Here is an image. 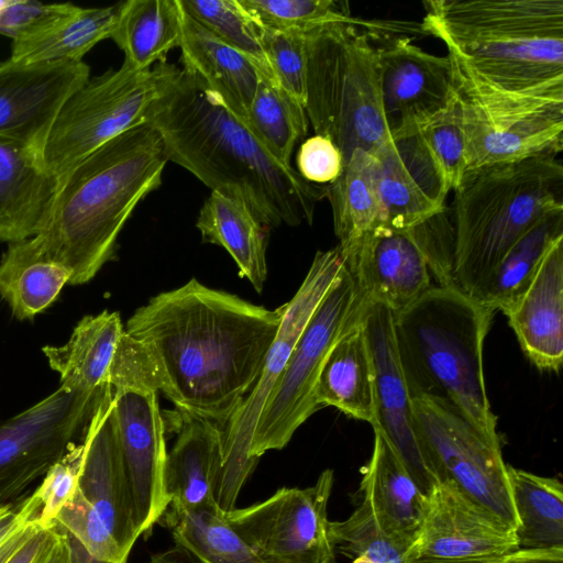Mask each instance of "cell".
I'll return each instance as SVG.
<instances>
[{"label":"cell","instance_id":"ee69618b","mask_svg":"<svg viewBox=\"0 0 563 563\" xmlns=\"http://www.w3.org/2000/svg\"><path fill=\"white\" fill-rule=\"evenodd\" d=\"M262 44L277 85L305 107L307 93L306 34L262 27Z\"/></svg>","mask_w":563,"mask_h":563},{"label":"cell","instance_id":"8992f818","mask_svg":"<svg viewBox=\"0 0 563 563\" xmlns=\"http://www.w3.org/2000/svg\"><path fill=\"white\" fill-rule=\"evenodd\" d=\"M563 210V165L542 154L470 170L454 190L452 279L476 299L509 249Z\"/></svg>","mask_w":563,"mask_h":563},{"label":"cell","instance_id":"8fae6325","mask_svg":"<svg viewBox=\"0 0 563 563\" xmlns=\"http://www.w3.org/2000/svg\"><path fill=\"white\" fill-rule=\"evenodd\" d=\"M448 55L463 107L467 172L562 152L563 100L497 90Z\"/></svg>","mask_w":563,"mask_h":563},{"label":"cell","instance_id":"cb8c5ba5","mask_svg":"<svg viewBox=\"0 0 563 563\" xmlns=\"http://www.w3.org/2000/svg\"><path fill=\"white\" fill-rule=\"evenodd\" d=\"M373 430V453L361 470L362 503L383 532L409 549L423 522L429 496L420 489L382 432Z\"/></svg>","mask_w":563,"mask_h":563},{"label":"cell","instance_id":"f907efd6","mask_svg":"<svg viewBox=\"0 0 563 563\" xmlns=\"http://www.w3.org/2000/svg\"><path fill=\"white\" fill-rule=\"evenodd\" d=\"M33 563H70L66 538L55 525L49 539Z\"/></svg>","mask_w":563,"mask_h":563},{"label":"cell","instance_id":"277c9868","mask_svg":"<svg viewBox=\"0 0 563 563\" xmlns=\"http://www.w3.org/2000/svg\"><path fill=\"white\" fill-rule=\"evenodd\" d=\"M420 25L479 79L563 100V0H428Z\"/></svg>","mask_w":563,"mask_h":563},{"label":"cell","instance_id":"f1b7e54d","mask_svg":"<svg viewBox=\"0 0 563 563\" xmlns=\"http://www.w3.org/2000/svg\"><path fill=\"white\" fill-rule=\"evenodd\" d=\"M174 545L147 563H263L225 521L216 504L164 512Z\"/></svg>","mask_w":563,"mask_h":563},{"label":"cell","instance_id":"11a10c76","mask_svg":"<svg viewBox=\"0 0 563 563\" xmlns=\"http://www.w3.org/2000/svg\"><path fill=\"white\" fill-rule=\"evenodd\" d=\"M406 563H443V562H419V561H408V560H406Z\"/></svg>","mask_w":563,"mask_h":563},{"label":"cell","instance_id":"836d02e7","mask_svg":"<svg viewBox=\"0 0 563 563\" xmlns=\"http://www.w3.org/2000/svg\"><path fill=\"white\" fill-rule=\"evenodd\" d=\"M336 245L343 250L365 233L382 227L383 209L377 187L375 156L356 150L340 176L327 186Z\"/></svg>","mask_w":563,"mask_h":563},{"label":"cell","instance_id":"e575fe53","mask_svg":"<svg viewBox=\"0 0 563 563\" xmlns=\"http://www.w3.org/2000/svg\"><path fill=\"white\" fill-rule=\"evenodd\" d=\"M519 550L563 549V485L507 464Z\"/></svg>","mask_w":563,"mask_h":563},{"label":"cell","instance_id":"44dd1931","mask_svg":"<svg viewBox=\"0 0 563 563\" xmlns=\"http://www.w3.org/2000/svg\"><path fill=\"white\" fill-rule=\"evenodd\" d=\"M81 440L84 452L77 485L129 555L140 533L117 433L110 384L97 402Z\"/></svg>","mask_w":563,"mask_h":563},{"label":"cell","instance_id":"7bdbcfd3","mask_svg":"<svg viewBox=\"0 0 563 563\" xmlns=\"http://www.w3.org/2000/svg\"><path fill=\"white\" fill-rule=\"evenodd\" d=\"M73 536L95 559L103 563H126V555L78 485L58 511L55 522Z\"/></svg>","mask_w":563,"mask_h":563},{"label":"cell","instance_id":"9a60e30c","mask_svg":"<svg viewBox=\"0 0 563 563\" xmlns=\"http://www.w3.org/2000/svg\"><path fill=\"white\" fill-rule=\"evenodd\" d=\"M334 474L324 470L307 488L283 487L267 499L223 512L263 563H335L328 504Z\"/></svg>","mask_w":563,"mask_h":563},{"label":"cell","instance_id":"bcb514c9","mask_svg":"<svg viewBox=\"0 0 563 563\" xmlns=\"http://www.w3.org/2000/svg\"><path fill=\"white\" fill-rule=\"evenodd\" d=\"M73 3H43L33 0H9L0 10V34L12 41L35 37L73 14Z\"/></svg>","mask_w":563,"mask_h":563},{"label":"cell","instance_id":"1f68e13d","mask_svg":"<svg viewBox=\"0 0 563 563\" xmlns=\"http://www.w3.org/2000/svg\"><path fill=\"white\" fill-rule=\"evenodd\" d=\"M71 279V272L49 258L35 238L9 243L0 260V297L19 320L46 310Z\"/></svg>","mask_w":563,"mask_h":563},{"label":"cell","instance_id":"d6986e66","mask_svg":"<svg viewBox=\"0 0 563 563\" xmlns=\"http://www.w3.org/2000/svg\"><path fill=\"white\" fill-rule=\"evenodd\" d=\"M89 79L82 60L1 63L0 139L40 155L62 107Z\"/></svg>","mask_w":563,"mask_h":563},{"label":"cell","instance_id":"816d5d0a","mask_svg":"<svg viewBox=\"0 0 563 563\" xmlns=\"http://www.w3.org/2000/svg\"><path fill=\"white\" fill-rule=\"evenodd\" d=\"M495 563H563V549L517 550Z\"/></svg>","mask_w":563,"mask_h":563},{"label":"cell","instance_id":"484cf974","mask_svg":"<svg viewBox=\"0 0 563 563\" xmlns=\"http://www.w3.org/2000/svg\"><path fill=\"white\" fill-rule=\"evenodd\" d=\"M177 437L165 465L169 506L195 509L210 504L223 460V429L218 423L178 413Z\"/></svg>","mask_w":563,"mask_h":563},{"label":"cell","instance_id":"7a4b0ae2","mask_svg":"<svg viewBox=\"0 0 563 563\" xmlns=\"http://www.w3.org/2000/svg\"><path fill=\"white\" fill-rule=\"evenodd\" d=\"M146 123L159 134L168 161L212 191L243 202L269 231L311 224L327 186L306 181L280 162L247 120L195 74L175 67Z\"/></svg>","mask_w":563,"mask_h":563},{"label":"cell","instance_id":"f546056e","mask_svg":"<svg viewBox=\"0 0 563 563\" xmlns=\"http://www.w3.org/2000/svg\"><path fill=\"white\" fill-rule=\"evenodd\" d=\"M319 407L375 423L374 367L362 320L329 353L316 385Z\"/></svg>","mask_w":563,"mask_h":563},{"label":"cell","instance_id":"52a82bcc","mask_svg":"<svg viewBox=\"0 0 563 563\" xmlns=\"http://www.w3.org/2000/svg\"><path fill=\"white\" fill-rule=\"evenodd\" d=\"M361 24L353 18L306 34L307 118L316 134L339 147L344 163L356 150L374 154L391 139L382 108L378 49Z\"/></svg>","mask_w":563,"mask_h":563},{"label":"cell","instance_id":"9f6ffc18","mask_svg":"<svg viewBox=\"0 0 563 563\" xmlns=\"http://www.w3.org/2000/svg\"><path fill=\"white\" fill-rule=\"evenodd\" d=\"M9 0H0V10H2Z\"/></svg>","mask_w":563,"mask_h":563},{"label":"cell","instance_id":"ab89813d","mask_svg":"<svg viewBox=\"0 0 563 563\" xmlns=\"http://www.w3.org/2000/svg\"><path fill=\"white\" fill-rule=\"evenodd\" d=\"M418 133L454 191L467 172L466 133L463 107L456 90L450 103L418 126Z\"/></svg>","mask_w":563,"mask_h":563},{"label":"cell","instance_id":"681fc988","mask_svg":"<svg viewBox=\"0 0 563 563\" xmlns=\"http://www.w3.org/2000/svg\"><path fill=\"white\" fill-rule=\"evenodd\" d=\"M53 527L40 526L7 563H33L49 539Z\"/></svg>","mask_w":563,"mask_h":563},{"label":"cell","instance_id":"f6af8a7d","mask_svg":"<svg viewBox=\"0 0 563 563\" xmlns=\"http://www.w3.org/2000/svg\"><path fill=\"white\" fill-rule=\"evenodd\" d=\"M82 452V440L73 442L66 453L49 467L41 485L33 493L41 505L35 520L42 527L54 526L58 511L75 492Z\"/></svg>","mask_w":563,"mask_h":563},{"label":"cell","instance_id":"b9f144b4","mask_svg":"<svg viewBox=\"0 0 563 563\" xmlns=\"http://www.w3.org/2000/svg\"><path fill=\"white\" fill-rule=\"evenodd\" d=\"M334 550L349 556L366 555L375 563H406L408 547L383 532L368 507L360 506L342 521H329Z\"/></svg>","mask_w":563,"mask_h":563},{"label":"cell","instance_id":"ffe728a7","mask_svg":"<svg viewBox=\"0 0 563 563\" xmlns=\"http://www.w3.org/2000/svg\"><path fill=\"white\" fill-rule=\"evenodd\" d=\"M377 49L382 108L390 136L416 131L455 97L448 54L433 55L404 36Z\"/></svg>","mask_w":563,"mask_h":563},{"label":"cell","instance_id":"d590c367","mask_svg":"<svg viewBox=\"0 0 563 563\" xmlns=\"http://www.w3.org/2000/svg\"><path fill=\"white\" fill-rule=\"evenodd\" d=\"M122 2L100 8H78L48 31L27 40L12 41L10 59L20 63L81 62L99 42L111 37Z\"/></svg>","mask_w":563,"mask_h":563},{"label":"cell","instance_id":"4dcf8cb0","mask_svg":"<svg viewBox=\"0 0 563 563\" xmlns=\"http://www.w3.org/2000/svg\"><path fill=\"white\" fill-rule=\"evenodd\" d=\"M206 243L228 251L257 292L267 278L266 245L268 230L241 201L212 191L203 202L196 223Z\"/></svg>","mask_w":563,"mask_h":563},{"label":"cell","instance_id":"f5cc1de1","mask_svg":"<svg viewBox=\"0 0 563 563\" xmlns=\"http://www.w3.org/2000/svg\"><path fill=\"white\" fill-rule=\"evenodd\" d=\"M37 521L31 520L18 528L1 545H0V563H7L15 551L30 538V536L40 527Z\"/></svg>","mask_w":563,"mask_h":563},{"label":"cell","instance_id":"e0dca14e","mask_svg":"<svg viewBox=\"0 0 563 563\" xmlns=\"http://www.w3.org/2000/svg\"><path fill=\"white\" fill-rule=\"evenodd\" d=\"M516 531L466 497L450 482L429 495L421 528L406 560L443 563H494L517 551Z\"/></svg>","mask_w":563,"mask_h":563},{"label":"cell","instance_id":"4fadbf2b","mask_svg":"<svg viewBox=\"0 0 563 563\" xmlns=\"http://www.w3.org/2000/svg\"><path fill=\"white\" fill-rule=\"evenodd\" d=\"M412 406L416 430L438 482L452 483L516 531L518 520L500 440L485 435L443 400L415 397Z\"/></svg>","mask_w":563,"mask_h":563},{"label":"cell","instance_id":"f35d334b","mask_svg":"<svg viewBox=\"0 0 563 563\" xmlns=\"http://www.w3.org/2000/svg\"><path fill=\"white\" fill-rule=\"evenodd\" d=\"M178 1L188 16L246 55L258 67L262 75L274 79L262 44V26L239 0Z\"/></svg>","mask_w":563,"mask_h":563},{"label":"cell","instance_id":"2e32d148","mask_svg":"<svg viewBox=\"0 0 563 563\" xmlns=\"http://www.w3.org/2000/svg\"><path fill=\"white\" fill-rule=\"evenodd\" d=\"M104 389L91 395L59 387L0 422V505L18 497L66 453L84 433Z\"/></svg>","mask_w":563,"mask_h":563},{"label":"cell","instance_id":"74e56055","mask_svg":"<svg viewBox=\"0 0 563 563\" xmlns=\"http://www.w3.org/2000/svg\"><path fill=\"white\" fill-rule=\"evenodd\" d=\"M246 120L268 150L290 165L296 144L308 131L305 107L282 89L274 79H261Z\"/></svg>","mask_w":563,"mask_h":563},{"label":"cell","instance_id":"db71d44e","mask_svg":"<svg viewBox=\"0 0 563 563\" xmlns=\"http://www.w3.org/2000/svg\"><path fill=\"white\" fill-rule=\"evenodd\" d=\"M352 563H375L373 560H371L368 556L366 555H357L353 559V562Z\"/></svg>","mask_w":563,"mask_h":563},{"label":"cell","instance_id":"c3c4849f","mask_svg":"<svg viewBox=\"0 0 563 563\" xmlns=\"http://www.w3.org/2000/svg\"><path fill=\"white\" fill-rule=\"evenodd\" d=\"M41 505L32 494L18 506L0 505V545L21 526L37 518Z\"/></svg>","mask_w":563,"mask_h":563},{"label":"cell","instance_id":"9c48e42d","mask_svg":"<svg viewBox=\"0 0 563 563\" xmlns=\"http://www.w3.org/2000/svg\"><path fill=\"white\" fill-rule=\"evenodd\" d=\"M176 65L137 70L120 68L89 79L58 112L40 153L43 168L62 177L89 154L146 123Z\"/></svg>","mask_w":563,"mask_h":563},{"label":"cell","instance_id":"7c38bea8","mask_svg":"<svg viewBox=\"0 0 563 563\" xmlns=\"http://www.w3.org/2000/svg\"><path fill=\"white\" fill-rule=\"evenodd\" d=\"M454 233L446 209L407 229L376 228L339 251L368 302L394 313L405 309L433 284L452 279Z\"/></svg>","mask_w":563,"mask_h":563},{"label":"cell","instance_id":"8d00e7d4","mask_svg":"<svg viewBox=\"0 0 563 563\" xmlns=\"http://www.w3.org/2000/svg\"><path fill=\"white\" fill-rule=\"evenodd\" d=\"M563 236V210L537 221L504 255L475 300L503 312L532 280L548 250Z\"/></svg>","mask_w":563,"mask_h":563},{"label":"cell","instance_id":"5bb4252c","mask_svg":"<svg viewBox=\"0 0 563 563\" xmlns=\"http://www.w3.org/2000/svg\"><path fill=\"white\" fill-rule=\"evenodd\" d=\"M343 266L344 261L338 246L318 251L299 289L284 303L283 319L261 375L223 427L222 467L213 492V500L222 512L235 508L240 492L257 464L250 456V448L266 399L282 375L300 333Z\"/></svg>","mask_w":563,"mask_h":563},{"label":"cell","instance_id":"d4e9b609","mask_svg":"<svg viewBox=\"0 0 563 563\" xmlns=\"http://www.w3.org/2000/svg\"><path fill=\"white\" fill-rule=\"evenodd\" d=\"M59 181L43 168L37 153L0 139V241L13 243L40 234Z\"/></svg>","mask_w":563,"mask_h":563},{"label":"cell","instance_id":"6da1fadb","mask_svg":"<svg viewBox=\"0 0 563 563\" xmlns=\"http://www.w3.org/2000/svg\"><path fill=\"white\" fill-rule=\"evenodd\" d=\"M283 313L284 305L269 310L192 278L136 309L124 332L179 415L223 429L256 384Z\"/></svg>","mask_w":563,"mask_h":563},{"label":"cell","instance_id":"60d3db41","mask_svg":"<svg viewBox=\"0 0 563 563\" xmlns=\"http://www.w3.org/2000/svg\"><path fill=\"white\" fill-rule=\"evenodd\" d=\"M252 18L271 30L308 34L353 19L349 3L334 0H239Z\"/></svg>","mask_w":563,"mask_h":563},{"label":"cell","instance_id":"603a6c76","mask_svg":"<svg viewBox=\"0 0 563 563\" xmlns=\"http://www.w3.org/2000/svg\"><path fill=\"white\" fill-rule=\"evenodd\" d=\"M504 313L521 350L541 371L563 362V236L548 250L532 280Z\"/></svg>","mask_w":563,"mask_h":563},{"label":"cell","instance_id":"7dc6e473","mask_svg":"<svg viewBox=\"0 0 563 563\" xmlns=\"http://www.w3.org/2000/svg\"><path fill=\"white\" fill-rule=\"evenodd\" d=\"M296 164V170L306 181L328 186L340 176L344 159L329 137L314 134L301 143Z\"/></svg>","mask_w":563,"mask_h":563},{"label":"cell","instance_id":"d6a6232c","mask_svg":"<svg viewBox=\"0 0 563 563\" xmlns=\"http://www.w3.org/2000/svg\"><path fill=\"white\" fill-rule=\"evenodd\" d=\"M183 10L178 0H129L122 2L111 37L124 53V62L137 70L165 63L179 47Z\"/></svg>","mask_w":563,"mask_h":563},{"label":"cell","instance_id":"4316f807","mask_svg":"<svg viewBox=\"0 0 563 563\" xmlns=\"http://www.w3.org/2000/svg\"><path fill=\"white\" fill-rule=\"evenodd\" d=\"M179 47L183 68L195 74L230 109L246 119L262 75L254 62L184 11Z\"/></svg>","mask_w":563,"mask_h":563},{"label":"cell","instance_id":"3957f363","mask_svg":"<svg viewBox=\"0 0 563 563\" xmlns=\"http://www.w3.org/2000/svg\"><path fill=\"white\" fill-rule=\"evenodd\" d=\"M167 162L158 132L144 123L59 177L49 219L34 238L49 258L71 272L70 285L90 282L112 258L136 206L162 185Z\"/></svg>","mask_w":563,"mask_h":563},{"label":"cell","instance_id":"83f0119b","mask_svg":"<svg viewBox=\"0 0 563 563\" xmlns=\"http://www.w3.org/2000/svg\"><path fill=\"white\" fill-rule=\"evenodd\" d=\"M123 332L120 313L103 310L84 317L65 344L44 346L51 368L59 374V387L99 395L109 384L110 366Z\"/></svg>","mask_w":563,"mask_h":563},{"label":"cell","instance_id":"ac0fdd59","mask_svg":"<svg viewBox=\"0 0 563 563\" xmlns=\"http://www.w3.org/2000/svg\"><path fill=\"white\" fill-rule=\"evenodd\" d=\"M362 323L374 367L375 423L372 427L387 439L420 489L429 496L439 482L416 430L412 397L395 340L394 312L369 302Z\"/></svg>","mask_w":563,"mask_h":563},{"label":"cell","instance_id":"30bf717a","mask_svg":"<svg viewBox=\"0 0 563 563\" xmlns=\"http://www.w3.org/2000/svg\"><path fill=\"white\" fill-rule=\"evenodd\" d=\"M368 301L343 266L300 333L288 362L256 422L250 456L258 462L285 448L296 430L320 407L316 385L333 346L361 322Z\"/></svg>","mask_w":563,"mask_h":563},{"label":"cell","instance_id":"5b68a950","mask_svg":"<svg viewBox=\"0 0 563 563\" xmlns=\"http://www.w3.org/2000/svg\"><path fill=\"white\" fill-rule=\"evenodd\" d=\"M495 312L454 285H432L394 313V333L411 397L443 400L499 440L483 363Z\"/></svg>","mask_w":563,"mask_h":563},{"label":"cell","instance_id":"7402d4cb","mask_svg":"<svg viewBox=\"0 0 563 563\" xmlns=\"http://www.w3.org/2000/svg\"><path fill=\"white\" fill-rule=\"evenodd\" d=\"M373 155L383 228L407 230L446 209L450 190L418 129L391 136Z\"/></svg>","mask_w":563,"mask_h":563},{"label":"cell","instance_id":"ba28073f","mask_svg":"<svg viewBox=\"0 0 563 563\" xmlns=\"http://www.w3.org/2000/svg\"><path fill=\"white\" fill-rule=\"evenodd\" d=\"M122 460L140 536L169 506L165 488V423L153 363L140 342L123 332L109 371Z\"/></svg>","mask_w":563,"mask_h":563}]
</instances>
